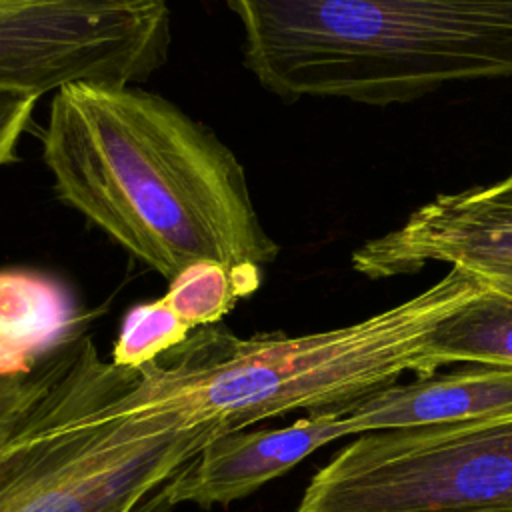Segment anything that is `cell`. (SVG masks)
<instances>
[{"label":"cell","mask_w":512,"mask_h":512,"mask_svg":"<svg viewBox=\"0 0 512 512\" xmlns=\"http://www.w3.org/2000/svg\"><path fill=\"white\" fill-rule=\"evenodd\" d=\"M134 370L104 362L90 336L74 338L62 376L30 414L38 446L0 494V512H170L168 488L208 440L170 414H112Z\"/></svg>","instance_id":"cell-4"},{"label":"cell","mask_w":512,"mask_h":512,"mask_svg":"<svg viewBox=\"0 0 512 512\" xmlns=\"http://www.w3.org/2000/svg\"><path fill=\"white\" fill-rule=\"evenodd\" d=\"M296 512H512V412L358 434Z\"/></svg>","instance_id":"cell-5"},{"label":"cell","mask_w":512,"mask_h":512,"mask_svg":"<svg viewBox=\"0 0 512 512\" xmlns=\"http://www.w3.org/2000/svg\"><path fill=\"white\" fill-rule=\"evenodd\" d=\"M244 66L286 102L406 104L512 78V0H226Z\"/></svg>","instance_id":"cell-3"},{"label":"cell","mask_w":512,"mask_h":512,"mask_svg":"<svg viewBox=\"0 0 512 512\" xmlns=\"http://www.w3.org/2000/svg\"><path fill=\"white\" fill-rule=\"evenodd\" d=\"M470 270L484 286L512 298V268L486 266V268H466Z\"/></svg>","instance_id":"cell-15"},{"label":"cell","mask_w":512,"mask_h":512,"mask_svg":"<svg viewBox=\"0 0 512 512\" xmlns=\"http://www.w3.org/2000/svg\"><path fill=\"white\" fill-rule=\"evenodd\" d=\"M42 94L0 90V166L16 160V144L24 134Z\"/></svg>","instance_id":"cell-13"},{"label":"cell","mask_w":512,"mask_h":512,"mask_svg":"<svg viewBox=\"0 0 512 512\" xmlns=\"http://www.w3.org/2000/svg\"><path fill=\"white\" fill-rule=\"evenodd\" d=\"M512 268V174L454 194H438L406 222L352 252L368 278L414 274L426 264Z\"/></svg>","instance_id":"cell-6"},{"label":"cell","mask_w":512,"mask_h":512,"mask_svg":"<svg viewBox=\"0 0 512 512\" xmlns=\"http://www.w3.org/2000/svg\"><path fill=\"white\" fill-rule=\"evenodd\" d=\"M484 284L466 268L360 322L288 336L242 338L222 324L196 328L176 348L134 370L110 400L112 414H170L186 428L244 430L296 410H350L414 372L438 370L434 328L474 300Z\"/></svg>","instance_id":"cell-2"},{"label":"cell","mask_w":512,"mask_h":512,"mask_svg":"<svg viewBox=\"0 0 512 512\" xmlns=\"http://www.w3.org/2000/svg\"><path fill=\"white\" fill-rule=\"evenodd\" d=\"M428 350L438 368L460 362L512 368V298L484 286L434 328Z\"/></svg>","instance_id":"cell-10"},{"label":"cell","mask_w":512,"mask_h":512,"mask_svg":"<svg viewBox=\"0 0 512 512\" xmlns=\"http://www.w3.org/2000/svg\"><path fill=\"white\" fill-rule=\"evenodd\" d=\"M36 446L38 440L32 436L26 422L6 444L0 446V492L6 490L16 480V476L26 468Z\"/></svg>","instance_id":"cell-14"},{"label":"cell","mask_w":512,"mask_h":512,"mask_svg":"<svg viewBox=\"0 0 512 512\" xmlns=\"http://www.w3.org/2000/svg\"><path fill=\"white\" fill-rule=\"evenodd\" d=\"M72 316L64 288L36 272H0V372L26 370L58 346Z\"/></svg>","instance_id":"cell-9"},{"label":"cell","mask_w":512,"mask_h":512,"mask_svg":"<svg viewBox=\"0 0 512 512\" xmlns=\"http://www.w3.org/2000/svg\"><path fill=\"white\" fill-rule=\"evenodd\" d=\"M260 282V266H226L216 260H200L168 282L162 300L190 330H196L218 324L238 300L256 292Z\"/></svg>","instance_id":"cell-11"},{"label":"cell","mask_w":512,"mask_h":512,"mask_svg":"<svg viewBox=\"0 0 512 512\" xmlns=\"http://www.w3.org/2000/svg\"><path fill=\"white\" fill-rule=\"evenodd\" d=\"M190 332L162 298L136 304L122 318L110 362L120 368H142L182 344Z\"/></svg>","instance_id":"cell-12"},{"label":"cell","mask_w":512,"mask_h":512,"mask_svg":"<svg viewBox=\"0 0 512 512\" xmlns=\"http://www.w3.org/2000/svg\"><path fill=\"white\" fill-rule=\"evenodd\" d=\"M512 412V368L464 364L372 392L348 410L358 434Z\"/></svg>","instance_id":"cell-8"},{"label":"cell","mask_w":512,"mask_h":512,"mask_svg":"<svg viewBox=\"0 0 512 512\" xmlns=\"http://www.w3.org/2000/svg\"><path fill=\"white\" fill-rule=\"evenodd\" d=\"M42 162L62 204L168 282L200 260L262 268L280 252L236 154L174 102L134 84L58 88Z\"/></svg>","instance_id":"cell-1"},{"label":"cell","mask_w":512,"mask_h":512,"mask_svg":"<svg viewBox=\"0 0 512 512\" xmlns=\"http://www.w3.org/2000/svg\"><path fill=\"white\" fill-rule=\"evenodd\" d=\"M358 434L348 410L308 414L282 428L234 430L214 436L168 488L170 506L204 510L252 496L318 448Z\"/></svg>","instance_id":"cell-7"}]
</instances>
